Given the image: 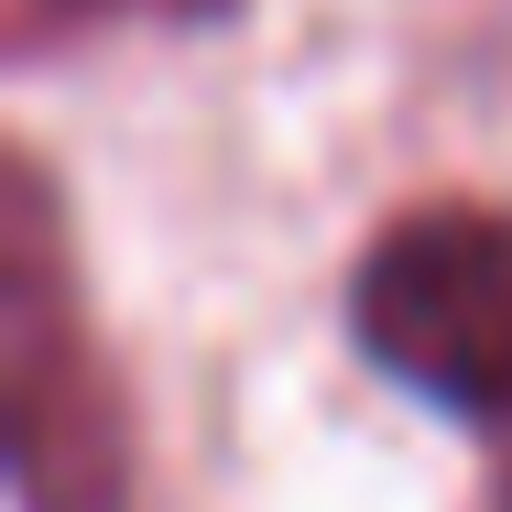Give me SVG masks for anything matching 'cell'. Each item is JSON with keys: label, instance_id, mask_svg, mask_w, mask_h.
Masks as SVG:
<instances>
[{"label": "cell", "instance_id": "cell-1", "mask_svg": "<svg viewBox=\"0 0 512 512\" xmlns=\"http://www.w3.org/2000/svg\"><path fill=\"white\" fill-rule=\"evenodd\" d=\"M0 393L22 512H131V414L66 284V229L33 153H11L0 207Z\"/></svg>", "mask_w": 512, "mask_h": 512}, {"label": "cell", "instance_id": "cell-2", "mask_svg": "<svg viewBox=\"0 0 512 512\" xmlns=\"http://www.w3.org/2000/svg\"><path fill=\"white\" fill-rule=\"evenodd\" d=\"M349 338L393 393L512 425V207L425 197L382 218L349 262Z\"/></svg>", "mask_w": 512, "mask_h": 512}, {"label": "cell", "instance_id": "cell-3", "mask_svg": "<svg viewBox=\"0 0 512 512\" xmlns=\"http://www.w3.org/2000/svg\"><path fill=\"white\" fill-rule=\"evenodd\" d=\"M240 0H11V33L44 44L66 22H229Z\"/></svg>", "mask_w": 512, "mask_h": 512}, {"label": "cell", "instance_id": "cell-4", "mask_svg": "<svg viewBox=\"0 0 512 512\" xmlns=\"http://www.w3.org/2000/svg\"><path fill=\"white\" fill-rule=\"evenodd\" d=\"M502 512H512V469H502Z\"/></svg>", "mask_w": 512, "mask_h": 512}]
</instances>
